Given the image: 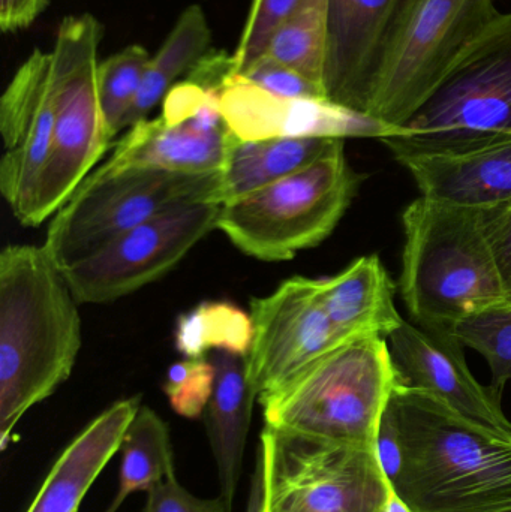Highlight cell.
Listing matches in <instances>:
<instances>
[{"label": "cell", "mask_w": 511, "mask_h": 512, "mask_svg": "<svg viewBox=\"0 0 511 512\" xmlns=\"http://www.w3.org/2000/svg\"><path fill=\"white\" fill-rule=\"evenodd\" d=\"M119 487L104 512H117L137 492H149L176 474L170 427L149 406H140L120 445Z\"/></svg>", "instance_id": "cell-24"}, {"label": "cell", "mask_w": 511, "mask_h": 512, "mask_svg": "<svg viewBox=\"0 0 511 512\" xmlns=\"http://www.w3.org/2000/svg\"><path fill=\"white\" fill-rule=\"evenodd\" d=\"M254 337L246 355L249 384L258 403L287 387L344 339L333 327L317 279H285L272 294L251 300Z\"/></svg>", "instance_id": "cell-12"}, {"label": "cell", "mask_w": 511, "mask_h": 512, "mask_svg": "<svg viewBox=\"0 0 511 512\" xmlns=\"http://www.w3.org/2000/svg\"><path fill=\"white\" fill-rule=\"evenodd\" d=\"M78 301L44 246L0 254V447L18 421L74 370L81 349Z\"/></svg>", "instance_id": "cell-2"}, {"label": "cell", "mask_w": 511, "mask_h": 512, "mask_svg": "<svg viewBox=\"0 0 511 512\" xmlns=\"http://www.w3.org/2000/svg\"><path fill=\"white\" fill-rule=\"evenodd\" d=\"M339 138L243 141L230 134L221 170L222 204L272 185L329 153Z\"/></svg>", "instance_id": "cell-22"}, {"label": "cell", "mask_w": 511, "mask_h": 512, "mask_svg": "<svg viewBox=\"0 0 511 512\" xmlns=\"http://www.w3.org/2000/svg\"><path fill=\"white\" fill-rule=\"evenodd\" d=\"M215 385V367L209 358H185L168 369L164 391L176 414L198 418L206 412Z\"/></svg>", "instance_id": "cell-29"}, {"label": "cell", "mask_w": 511, "mask_h": 512, "mask_svg": "<svg viewBox=\"0 0 511 512\" xmlns=\"http://www.w3.org/2000/svg\"><path fill=\"white\" fill-rule=\"evenodd\" d=\"M384 512H414V511L411 510V508L408 507V505L405 504V502L402 501V499L399 498V496L396 495V493L393 492L392 489H390L389 499H387L386 510H384Z\"/></svg>", "instance_id": "cell-36"}, {"label": "cell", "mask_w": 511, "mask_h": 512, "mask_svg": "<svg viewBox=\"0 0 511 512\" xmlns=\"http://www.w3.org/2000/svg\"><path fill=\"white\" fill-rule=\"evenodd\" d=\"M264 512H384L390 486L374 450L264 424Z\"/></svg>", "instance_id": "cell-10"}, {"label": "cell", "mask_w": 511, "mask_h": 512, "mask_svg": "<svg viewBox=\"0 0 511 512\" xmlns=\"http://www.w3.org/2000/svg\"><path fill=\"white\" fill-rule=\"evenodd\" d=\"M228 140L230 132L225 125L209 129L195 120L170 125L159 116L129 128L104 164L110 168H158L185 174L221 173Z\"/></svg>", "instance_id": "cell-18"}, {"label": "cell", "mask_w": 511, "mask_h": 512, "mask_svg": "<svg viewBox=\"0 0 511 512\" xmlns=\"http://www.w3.org/2000/svg\"><path fill=\"white\" fill-rule=\"evenodd\" d=\"M398 0H330L324 90L330 101L363 113L375 54Z\"/></svg>", "instance_id": "cell-16"}, {"label": "cell", "mask_w": 511, "mask_h": 512, "mask_svg": "<svg viewBox=\"0 0 511 512\" xmlns=\"http://www.w3.org/2000/svg\"><path fill=\"white\" fill-rule=\"evenodd\" d=\"M221 173L99 165L57 210L44 240L60 270L120 234L182 204L221 203Z\"/></svg>", "instance_id": "cell-9"}, {"label": "cell", "mask_w": 511, "mask_h": 512, "mask_svg": "<svg viewBox=\"0 0 511 512\" xmlns=\"http://www.w3.org/2000/svg\"><path fill=\"white\" fill-rule=\"evenodd\" d=\"M452 333L491 367V387L503 394L511 381V304L489 307L459 321Z\"/></svg>", "instance_id": "cell-28"}, {"label": "cell", "mask_w": 511, "mask_h": 512, "mask_svg": "<svg viewBox=\"0 0 511 512\" xmlns=\"http://www.w3.org/2000/svg\"><path fill=\"white\" fill-rule=\"evenodd\" d=\"M494 212L425 197L405 209L401 292L417 327L452 333L467 316L509 303L492 251Z\"/></svg>", "instance_id": "cell-3"}, {"label": "cell", "mask_w": 511, "mask_h": 512, "mask_svg": "<svg viewBox=\"0 0 511 512\" xmlns=\"http://www.w3.org/2000/svg\"><path fill=\"white\" fill-rule=\"evenodd\" d=\"M246 512H264V472L263 460H261L260 451L257 450L255 457V469L251 478V487H249L248 505Z\"/></svg>", "instance_id": "cell-35"}, {"label": "cell", "mask_w": 511, "mask_h": 512, "mask_svg": "<svg viewBox=\"0 0 511 512\" xmlns=\"http://www.w3.org/2000/svg\"><path fill=\"white\" fill-rule=\"evenodd\" d=\"M228 132L243 141L273 138L393 137L395 129L329 98H285L233 75L219 93Z\"/></svg>", "instance_id": "cell-14"}, {"label": "cell", "mask_w": 511, "mask_h": 512, "mask_svg": "<svg viewBox=\"0 0 511 512\" xmlns=\"http://www.w3.org/2000/svg\"><path fill=\"white\" fill-rule=\"evenodd\" d=\"M321 303L344 339H387L404 318L395 304L396 286L378 255L360 256L335 276L317 279Z\"/></svg>", "instance_id": "cell-20"}, {"label": "cell", "mask_w": 511, "mask_h": 512, "mask_svg": "<svg viewBox=\"0 0 511 512\" xmlns=\"http://www.w3.org/2000/svg\"><path fill=\"white\" fill-rule=\"evenodd\" d=\"M299 0H252L239 44L233 53L237 75L266 53L270 38Z\"/></svg>", "instance_id": "cell-30"}, {"label": "cell", "mask_w": 511, "mask_h": 512, "mask_svg": "<svg viewBox=\"0 0 511 512\" xmlns=\"http://www.w3.org/2000/svg\"><path fill=\"white\" fill-rule=\"evenodd\" d=\"M51 51H32L17 69L0 98V192L15 218L23 224L54 137Z\"/></svg>", "instance_id": "cell-13"}, {"label": "cell", "mask_w": 511, "mask_h": 512, "mask_svg": "<svg viewBox=\"0 0 511 512\" xmlns=\"http://www.w3.org/2000/svg\"><path fill=\"white\" fill-rule=\"evenodd\" d=\"M511 140V11L500 12L428 101L381 143L396 161L455 156Z\"/></svg>", "instance_id": "cell-6"}, {"label": "cell", "mask_w": 511, "mask_h": 512, "mask_svg": "<svg viewBox=\"0 0 511 512\" xmlns=\"http://www.w3.org/2000/svg\"><path fill=\"white\" fill-rule=\"evenodd\" d=\"M491 243L501 279L511 304V204L495 209L491 225Z\"/></svg>", "instance_id": "cell-33"}, {"label": "cell", "mask_w": 511, "mask_h": 512, "mask_svg": "<svg viewBox=\"0 0 511 512\" xmlns=\"http://www.w3.org/2000/svg\"><path fill=\"white\" fill-rule=\"evenodd\" d=\"M225 499L192 495L177 481L176 474L146 492L143 512H231Z\"/></svg>", "instance_id": "cell-32"}, {"label": "cell", "mask_w": 511, "mask_h": 512, "mask_svg": "<svg viewBox=\"0 0 511 512\" xmlns=\"http://www.w3.org/2000/svg\"><path fill=\"white\" fill-rule=\"evenodd\" d=\"M221 203L182 204L63 268L78 303L119 300L173 270L216 230Z\"/></svg>", "instance_id": "cell-11"}, {"label": "cell", "mask_w": 511, "mask_h": 512, "mask_svg": "<svg viewBox=\"0 0 511 512\" xmlns=\"http://www.w3.org/2000/svg\"><path fill=\"white\" fill-rule=\"evenodd\" d=\"M398 385L401 378L387 339L353 337L261 403L264 424L375 451L381 418Z\"/></svg>", "instance_id": "cell-5"}, {"label": "cell", "mask_w": 511, "mask_h": 512, "mask_svg": "<svg viewBox=\"0 0 511 512\" xmlns=\"http://www.w3.org/2000/svg\"><path fill=\"white\" fill-rule=\"evenodd\" d=\"M254 337L251 313L228 301H204L177 318L174 346L185 358L227 351L246 357Z\"/></svg>", "instance_id": "cell-25"}, {"label": "cell", "mask_w": 511, "mask_h": 512, "mask_svg": "<svg viewBox=\"0 0 511 512\" xmlns=\"http://www.w3.org/2000/svg\"><path fill=\"white\" fill-rule=\"evenodd\" d=\"M212 44V30L201 6L191 5L177 18L173 29L150 57L140 90L123 120L122 129L146 120L150 111L164 101L182 75L189 74Z\"/></svg>", "instance_id": "cell-23"}, {"label": "cell", "mask_w": 511, "mask_h": 512, "mask_svg": "<svg viewBox=\"0 0 511 512\" xmlns=\"http://www.w3.org/2000/svg\"><path fill=\"white\" fill-rule=\"evenodd\" d=\"M387 411L402 448L401 471L390 489L411 510L511 511V435L402 384Z\"/></svg>", "instance_id": "cell-1"}, {"label": "cell", "mask_w": 511, "mask_h": 512, "mask_svg": "<svg viewBox=\"0 0 511 512\" xmlns=\"http://www.w3.org/2000/svg\"><path fill=\"white\" fill-rule=\"evenodd\" d=\"M498 14L495 0H398L375 54L365 116L399 134Z\"/></svg>", "instance_id": "cell-4"}, {"label": "cell", "mask_w": 511, "mask_h": 512, "mask_svg": "<svg viewBox=\"0 0 511 512\" xmlns=\"http://www.w3.org/2000/svg\"><path fill=\"white\" fill-rule=\"evenodd\" d=\"M149 60L146 48L132 44L99 63V101L111 141L123 131V120L140 90Z\"/></svg>", "instance_id": "cell-27"}, {"label": "cell", "mask_w": 511, "mask_h": 512, "mask_svg": "<svg viewBox=\"0 0 511 512\" xmlns=\"http://www.w3.org/2000/svg\"><path fill=\"white\" fill-rule=\"evenodd\" d=\"M344 147L345 140L308 167L222 204L216 230L243 254L266 262L288 261L320 245L366 179L348 164Z\"/></svg>", "instance_id": "cell-7"}, {"label": "cell", "mask_w": 511, "mask_h": 512, "mask_svg": "<svg viewBox=\"0 0 511 512\" xmlns=\"http://www.w3.org/2000/svg\"><path fill=\"white\" fill-rule=\"evenodd\" d=\"M102 26L92 14L68 15L51 50L54 137L26 227H38L69 200L111 144L98 92Z\"/></svg>", "instance_id": "cell-8"}, {"label": "cell", "mask_w": 511, "mask_h": 512, "mask_svg": "<svg viewBox=\"0 0 511 512\" xmlns=\"http://www.w3.org/2000/svg\"><path fill=\"white\" fill-rule=\"evenodd\" d=\"M329 21L330 0H299L264 54L324 87Z\"/></svg>", "instance_id": "cell-26"}, {"label": "cell", "mask_w": 511, "mask_h": 512, "mask_svg": "<svg viewBox=\"0 0 511 512\" xmlns=\"http://www.w3.org/2000/svg\"><path fill=\"white\" fill-rule=\"evenodd\" d=\"M507 512H511V511H507Z\"/></svg>", "instance_id": "cell-37"}, {"label": "cell", "mask_w": 511, "mask_h": 512, "mask_svg": "<svg viewBox=\"0 0 511 512\" xmlns=\"http://www.w3.org/2000/svg\"><path fill=\"white\" fill-rule=\"evenodd\" d=\"M50 0H0V29L3 33H14L32 26Z\"/></svg>", "instance_id": "cell-34"}, {"label": "cell", "mask_w": 511, "mask_h": 512, "mask_svg": "<svg viewBox=\"0 0 511 512\" xmlns=\"http://www.w3.org/2000/svg\"><path fill=\"white\" fill-rule=\"evenodd\" d=\"M387 342L402 385L425 391L464 417L511 435L501 394L474 378L455 334L423 330L404 319Z\"/></svg>", "instance_id": "cell-15"}, {"label": "cell", "mask_w": 511, "mask_h": 512, "mask_svg": "<svg viewBox=\"0 0 511 512\" xmlns=\"http://www.w3.org/2000/svg\"><path fill=\"white\" fill-rule=\"evenodd\" d=\"M422 197L468 209L511 204V140L455 156L405 159Z\"/></svg>", "instance_id": "cell-19"}, {"label": "cell", "mask_w": 511, "mask_h": 512, "mask_svg": "<svg viewBox=\"0 0 511 512\" xmlns=\"http://www.w3.org/2000/svg\"><path fill=\"white\" fill-rule=\"evenodd\" d=\"M141 397L117 400L93 418L62 451L26 512H78L96 478L120 450Z\"/></svg>", "instance_id": "cell-17"}, {"label": "cell", "mask_w": 511, "mask_h": 512, "mask_svg": "<svg viewBox=\"0 0 511 512\" xmlns=\"http://www.w3.org/2000/svg\"><path fill=\"white\" fill-rule=\"evenodd\" d=\"M215 367V385L204 412L207 436L218 469L221 496L233 510L242 475L255 397L246 372V358L227 351L207 354Z\"/></svg>", "instance_id": "cell-21"}, {"label": "cell", "mask_w": 511, "mask_h": 512, "mask_svg": "<svg viewBox=\"0 0 511 512\" xmlns=\"http://www.w3.org/2000/svg\"><path fill=\"white\" fill-rule=\"evenodd\" d=\"M239 75L273 95L285 98H327L323 86L266 54L258 57Z\"/></svg>", "instance_id": "cell-31"}]
</instances>
